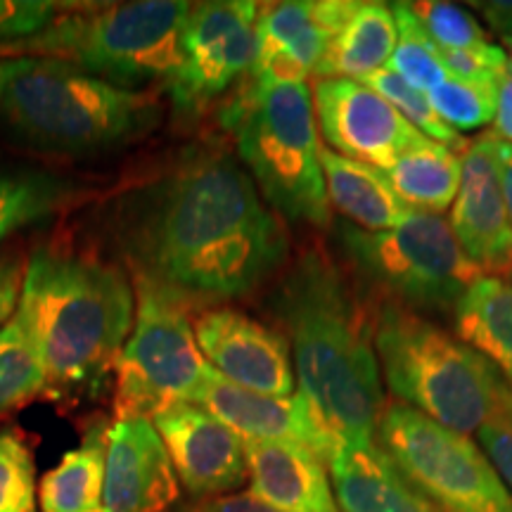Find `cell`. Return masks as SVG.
Masks as SVG:
<instances>
[{
    "label": "cell",
    "mask_w": 512,
    "mask_h": 512,
    "mask_svg": "<svg viewBox=\"0 0 512 512\" xmlns=\"http://www.w3.org/2000/svg\"><path fill=\"white\" fill-rule=\"evenodd\" d=\"M117 245L133 275L178 299H238L287 259V233L223 152H192L121 204Z\"/></svg>",
    "instance_id": "obj_1"
},
{
    "label": "cell",
    "mask_w": 512,
    "mask_h": 512,
    "mask_svg": "<svg viewBox=\"0 0 512 512\" xmlns=\"http://www.w3.org/2000/svg\"><path fill=\"white\" fill-rule=\"evenodd\" d=\"M273 311L287 330L299 394L320 427L337 446L377 441L384 394L375 318L335 261L318 249L299 256L273 294Z\"/></svg>",
    "instance_id": "obj_2"
},
{
    "label": "cell",
    "mask_w": 512,
    "mask_h": 512,
    "mask_svg": "<svg viewBox=\"0 0 512 512\" xmlns=\"http://www.w3.org/2000/svg\"><path fill=\"white\" fill-rule=\"evenodd\" d=\"M15 316L41 356L48 392L95 396L131 335L136 292L119 266L43 247L27 261Z\"/></svg>",
    "instance_id": "obj_3"
},
{
    "label": "cell",
    "mask_w": 512,
    "mask_h": 512,
    "mask_svg": "<svg viewBox=\"0 0 512 512\" xmlns=\"http://www.w3.org/2000/svg\"><path fill=\"white\" fill-rule=\"evenodd\" d=\"M0 117L43 150L95 155L128 145L157 124V102L57 57L0 60Z\"/></svg>",
    "instance_id": "obj_4"
},
{
    "label": "cell",
    "mask_w": 512,
    "mask_h": 512,
    "mask_svg": "<svg viewBox=\"0 0 512 512\" xmlns=\"http://www.w3.org/2000/svg\"><path fill=\"white\" fill-rule=\"evenodd\" d=\"M373 318L377 361L403 406L467 437L512 408L503 375L460 337L394 302Z\"/></svg>",
    "instance_id": "obj_5"
},
{
    "label": "cell",
    "mask_w": 512,
    "mask_h": 512,
    "mask_svg": "<svg viewBox=\"0 0 512 512\" xmlns=\"http://www.w3.org/2000/svg\"><path fill=\"white\" fill-rule=\"evenodd\" d=\"M221 119L268 207L292 223L328 228L332 211L311 88L249 79Z\"/></svg>",
    "instance_id": "obj_6"
},
{
    "label": "cell",
    "mask_w": 512,
    "mask_h": 512,
    "mask_svg": "<svg viewBox=\"0 0 512 512\" xmlns=\"http://www.w3.org/2000/svg\"><path fill=\"white\" fill-rule=\"evenodd\" d=\"M190 10L183 0H138L95 12H64L46 34L19 50L72 62L121 88L169 83L181 62L178 46Z\"/></svg>",
    "instance_id": "obj_7"
},
{
    "label": "cell",
    "mask_w": 512,
    "mask_h": 512,
    "mask_svg": "<svg viewBox=\"0 0 512 512\" xmlns=\"http://www.w3.org/2000/svg\"><path fill=\"white\" fill-rule=\"evenodd\" d=\"M337 242L344 259L366 283L406 309H456L484 273L467 259L451 223L411 209L389 230H361L342 221Z\"/></svg>",
    "instance_id": "obj_8"
},
{
    "label": "cell",
    "mask_w": 512,
    "mask_h": 512,
    "mask_svg": "<svg viewBox=\"0 0 512 512\" xmlns=\"http://www.w3.org/2000/svg\"><path fill=\"white\" fill-rule=\"evenodd\" d=\"M136 316L114 366L117 420L150 418L171 403H192L211 375L185 302L133 275Z\"/></svg>",
    "instance_id": "obj_9"
},
{
    "label": "cell",
    "mask_w": 512,
    "mask_h": 512,
    "mask_svg": "<svg viewBox=\"0 0 512 512\" xmlns=\"http://www.w3.org/2000/svg\"><path fill=\"white\" fill-rule=\"evenodd\" d=\"M377 446L441 512H512V491L467 434L389 403L377 425Z\"/></svg>",
    "instance_id": "obj_10"
},
{
    "label": "cell",
    "mask_w": 512,
    "mask_h": 512,
    "mask_svg": "<svg viewBox=\"0 0 512 512\" xmlns=\"http://www.w3.org/2000/svg\"><path fill=\"white\" fill-rule=\"evenodd\" d=\"M261 5L216 0L192 5L181 31V62L166 86L178 112L202 110L247 74L256 55Z\"/></svg>",
    "instance_id": "obj_11"
},
{
    "label": "cell",
    "mask_w": 512,
    "mask_h": 512,
    "mask_svg": "<svg viewBox=\"0 0 512 512\" xmlns=\"http://www.w3.org/2000/svg\"><path fill=\"white\" fill-rule=\"evenodd\" d=\"M311 98L325 147L373 169H392L396 159L427 140L392 102L361 81L316 79Z\"/></svg>",
    "instance_id": "obj_12"
},
{
    "label": "cell",
    "mask_w": 512,
    "mask_h": 512,
    "mask_svg": "<svg viewBox=\"0 0 512 512\" xmlns=\"http://www.w3.org/2000/svg\"><path fill=\"white\" fill-rule=\"evenodd\" d=\"M192 330L202 356L223 380L266 396L297 394L290 342L278 330L230 306L202 311Z\"/></svg>",
    "instance_id": "obj_13"
},
{
    "label": "cell",
    "mask_w": 512,
    "mask_h": 512,
    "mask_svg": "<svg viewBox=\"0 0 512 512\" xmlns=\"http://www.w3.org/2000/svg\"><path fill=\"white\" fill-rule=\"evenodd\" d=\"M463 176L451 209V230L484 275L512 273V223L501 183L498 136L479 133L460 155Z\"/></svg>",
    "instance_id": "obj_14"
},
{
    "label": "cell",
    "mask_w": 512,
    "mask_h": 512,
    "mask_svg": "<svg viewBox=\"0 0 512 512\" xmlns=\"http://www.w3.org/2000/svg\"><path fill=\"white\" fill-rule=\"evenodd\" d=\"M152 422L178 482L195 501L238 494L249 479L245 439L197 403H171Z\"/></svg>",
    "instance_id": "obj_15"
},
{
    "label": "cell",
    "mask_w": 512,
    "mask_h": 512,
    "mask_svg": "<svg viewBox=\"0 0 512 512\" xmlns=\"http://www.w3.org/2000/svg\"><path fill=\"white\" fill-rule=\"evenodd\" d=\"M356 0H290L261 5L252 81L306 83Z\"/></svg>",
    "instance_id": "obj_16"
},
{
    "label": "cell",
    "mask_w": 512,
    "mask_h": 512,
    "mask_svg": "<svg viewBox=\"0 0 512 512\" xmlns=\"http://www.w3.org/2000/svg\"><path fill=\"white\" fill-rule=\"evenodd\" d=\"M181 501L169 451L150 418L114 420L107 427L105 489L107 512H171Z\"/></svg>",
    "instance_id": "obj_17"
},
{
    "label": "cell",
    "mask_w": 512,
    "mask_h": 512,
    "mask_svg": "<svg viewBox=\"0 0 512 512\" xmlns=\"http://www.w3.org/2000/svg\"><path fill=\"white\" fill-rule=\"evenodd\" d=\"M197 406L219 418L245 441H285L311 448L328 463L337 444L320 427L316 415L302 394L266 396L242 389L238 384L223 380L211 370L200 394L195 396Z\"/></svg>",
    "instance_id": "obj_18"
},
{
    "label": "cell",
    "mask_w": 512,
    "mask_h": 512,
    "mask_svg": "<svg viewBox=\"0 0 512 512\" xmlns=\"http://www.w3.org/2000/svg\"><path fill=\"white\" fill-rule=\"evenodd\" d=\"M249 491L278 512H339L325 460L285 441H245Z\"/></svg>",
    "instance_id": "obj_19"
},
{
    "label": "cell",
    "mask_w": 512,
    "mask_h": 512,
    "mask_svg": "<svg viewBox=\"0 0 512 512\" xmlns=\"http://www.w3.org/2000/svg\"><path fill=\"white\" fill-rule=\"evenodd\" d=\"M339 512H441L373 444L337 446L328 458Z\"/></svg>",
    "instance_id": "obj_20"
},
{
    "label": "cell",
    "mask_w": 512,
    "mask_h": 512,
    "mask_svg": "<svg viewBox=\"0 0 512 512\" xmlns=\"http://www.w3.org/2000/svg\"><path fill=\"white\" fill-rule=\"evenodd\" d=\"M320 164L330 207L347 216L351 226L375 233L396 228L411 214V207H406L387 183L384 171L337 155L325 145L320 147Z\"/></svg>",
    "instance_id": "obj_21"
},
{
    "label": "cell",
    "mask_w": 512,
    "mask_h": 512,
    "mask_svg": "<svg viewBox=\"0 0 512 512\" xmlns=\"http://www.w3.org/2000/svg\"><path fill=\"white\" fill-rule=\"evenodd\" d=\"M399 41L392 5L377 0H356L335 38L325 50L313 79H354L384 69Z\"/></svg>",
    "instance_id": "obj_22"
},
{
    "label": "cell",
    "mask_w": 512,
    "mask_h": 512,
    "mask_svg": "<svg viewBox=\"0 0 512 512\" xmlns=\"http://www.w3.org/2000/svg\"><path fill=\"white\" fill-rule=\"evenodd\" d=\"M453 313L458 337L494 363L512 394V283L484 275L463 294Z\"/></svg>",
    "instance_id": "obj_23"
},
{
    "label": "cell",
    "mask_w": 512,
    "mask_h": 512,
    "mask_svg": "<svg viewBox=\"0 0 512 512\" xmlns=\"http://www.w3.org/2000/svg\"><path fill=\"white\" fill-rule=\"evenodd\" d=\"M463 164L460 157L446 145L427 138L384 171V178L392 185L396 197L406 207L441 214L456 202Z\"/></svg>",
    "instance_id": "obj_24"
},
{
    "label": "cell",
    "mask_w": 512,
    "mask_h": 512,
    "mask_svg": "<svg viewBox=\"0 0 512 512\" xmlns=\"http://www.w3.org/2000/svg\"><path fill=\"white\" fill-rule=\"evenodd\" d=\"M107 458V427L93 425L81 446L64 458L38 484L43 512H91L102 505Z\"/></svg>",
    "instance_id": "obj_25"
},
{
    "label": "cell",
    "mask_w": 512,
    "mask_h": 512,
    "mask_svg": "<svg viewBox=\"0 0 512 512\" xmlns=\"http://www.w3.org/2000/svg\"><path fill=\"white\" fill-rule=\"evenodd\" d=\"M79 188L48 171H0V242L69 207Z\"/></svg>",
    "instance_id": "obj_26"
},
{
    "label": "cell",
    "mask_w": 512,
    "mask_h": 512,
    "mask_svg": "<svg viewBox=\"0 0 512 512\" xmlns=\"http://www.w3.org/2000/svg\"><path fill=\"white\" fill-rule=\"evenodd\" d=\"M43 392H48V377L41 356L22 320L12 316L0 330V418Z\"/></svg>",
    "instance_id": "obj_27"
},
{
    "label": "cell",
    "mask_w": 512,
    "mask_h": 512,
    "mask_svg": "<svg viewBox=\"0 0 512 512\" xmlns=\"http://www.w3.org/2000/svg\"><path fill=\"white\" fill-rule=\"evenodd\" d=\"M396 31L399 41L389 60L387 69L399 74L408 86L418 88L422 93H430L441 81L448 79L444 57L432 36L427 34L420 19L413 15L408 3H392Z\"/></svg>",
    "instance_id": "obj_28"
},
{
    "label": "cell",
    "mask_w": 512,
    "mask_h": 512,
    "mask_svg": "<svg viewBox=\"0 0 512 512\" xmlns=\"http://www.w3.org/2000/svg\"><path fill=\"white\" fill-rule=\"evenodd\" d=\"M361 83L373 88L375 93H380L384 100H389L396 107V112L408 121L413 128H418L422 136H427L434 143L446 145L448 150L463 152L467 143L458 131H453L444 119L434 112V107L427 100V93L418 91V88L408 86L399 74H394L392 69H377L375 74H370Z\"/></svg>",
    "instance_id": "obj_29"
},
{
    "label": "cell",
    "mask_w": 512,
    "mask_h": 512,
    "mask_svg": "<svg viewBox=\"0 0 512 512\" xmlns=\"http://www.w3.org/2000/svg\"><path fill=\"white\" fill-rule=\"evenodd\" d=\"M427 100L453 131H475V128L494 121L496 86L448 76L446 81H441L437 88L427 93Z\"/></svg>",
    "instance_id": "obj_30"
},
{
    "label": "cell",
    "mask_w": 512,
    "mask_h": 512,
    "mask_svg": "<svg viewBox=\"0 0 512 512\" xmlns=\"http://www.w3.org/2000/svg\"><path fill=\"white\" fill-rule=\"evenodd\" d=\"M0 512H38L36 465L17 432H0Z\"/></svg>",
    "instance_id": "obj_31"
},
{
    "label": "cell",
    "mask_w": 512,
    "mask_h": 512,
    "mask_svg": "<svg viewBox=\"0 0 512 512\" xmlns=\"http://www.w3.org/2000/svg\"><path fill=\"white\" fill-rule=\"evenodd\" d=\"M408 5H411L413 15L420 19V24L432 36L439 50H475L489 43L482 24L456 3L420 0V3Z\"/></svg>",
    "instance_id": "obj_32"
},
{
    "label": "cell",
    "mask_w": 512,
    "mask_h": 512,
    "mask_svg": "<svg viewBox=\"0 0 512 512\" xmlns=\"http://www.w3.org/2000/svg\"><path fill=\"white\" fill-rule=\"evenodd\" d=\"M67 5L50 0H0V46H27L53 27Z\"/></svg>",
    "instance_id": "obj_33"
},
{
    "label": "cell",
    "mask_w": 512,
    "mask_h": 512,
    "mask_svg": "<svg viewBox=\"0 0 512 512\" xmlns=\"http://www.w3.org/2000/svg\"><path fill=\"white\" fill-rule=\"evenodd\" d=\"M441 57H444L448 76L484 83V86H496L505 69L510 67L505 50L494 43H486L475 50H441Z\"/></svg>",
    "instance_id": "obj_34"
},
{
    "label": "cell",
    "mask_w": 512,
    "mask_h": 512,
    "mask_svg": "<svg viewBox=\"0 0 512 512\" xmlns=\"http://www.w3.org/2000/svg\"><path fill=\"white\" fill-rule=\"evenodd\" d=\"M477 439L505 486L512 491V408L508 413L498 415L496 420L486 422L477 432Z\"/></svg>",
    "instance_id": "obj_35"
},
{
    "label": "cell",
    "mask_w": 512,
    "mask_h": 512,
    "mask_svg": "<svg viewBox=\"0 0 512 512\" xmlns=\"http://www.w3.org/2000/svg\"><path fill=\"white\" fill-rule=\"evenodd\" d=\"M24 271H27V264L17 254L0 256V330L15 316L24 285Z\"/></svg>",
    "instance_id": "obj_36"
},
{
    "label": "cell",
    "mask_w": 512,
    "mask_h": 512,
    "mask_svg": "<svg viewBox=\"0 0 512 512\" xmlns=\"http://www.w3.org/2000/svg\"><path fill=\"white\" fill-rule=\"evenodd\" d=\"M188 512H278L271 505L261 503L252 494H230L219 498L197 501Z\"/></svg>",
    "instance_id": "obj_37"
},
{
    "label": "cell",
    "mask_w": 512,
    "mask_h": 512,
    "mask_svg": "<svg viewBox=\"0 0 512 512\" xmlns=\"http://www.w3.org/2000/svg\"><path fill=\"white\" fill-rule=\"evenodd\" d=\"M494 133L505 143H512V69L496 83V112H494Z\"/></svg>",
    "instance_id": "obj_38"
},
{
    "label": "cell",
    "mask_w": 512,
    "mask_h": 512,
    "mask_svg": "<svg viewBox=\"0 0 512 512\" xmlns=\"http://www.w3.org/2000/svg\"><path fill=\"white\" fill-rule=\"evenodd\" d=\"M472 8L482 12L489 29L512 36V0H484V3H472Z\"/></svg>",
    "instance_id": "obj_39"
},
{
    "label": "cell",
    "mask_w": 512,
    "mask_h": 512,
    "mask_svg": "<svg viewBox=\"0 0 512 512\" xmlns=\"http://www.w3.org/2000/svg\"><path fill=\"white\" fill-rule=\"evenodd\" d=\"M498 159H501V183L505 204H508V214L512 223V143L498 138Z\"/></svg>",
    "instance_id": "obj_40"
},
{
    "label": "cell",
    "mask_w": 512,
    "mask_h": 512,
    "mask_svg": "<svg viewBox=\"0 0 512 512\" xmlns=\"http://www.w3.org/2000/svg\"><path fill=\"white\" fill-rule=\"evenodd\" d=\"M503 50H505V55H508V62L512 69V36H503Z\"/></svg>",
    "instance_id": "obj_41"
},
{
    "label": "cell",
    "mask_w": 512,
    "mask_h": 512,
    "mask_svg": "<svg viewBox=\"0 0 512 512\" xmlns=\"http://www.w3.org/2000/svg\"><path fill=\"white\" fill-rule=\"evenodd\" d=\"M91 512H107L105 508H102V505H100V508H95V510H91Z\"/></svg>",
    "instance_id": "obj_42"
}]
</instances>
